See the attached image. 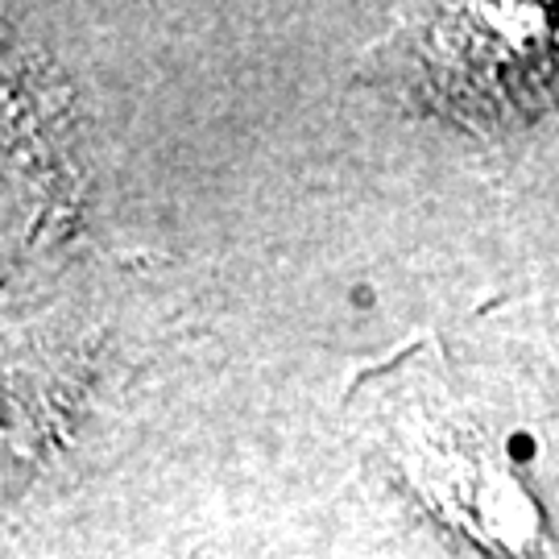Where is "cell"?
Instances as JSON below:
<instances>
[{
	"instance_id": "1",
	"label": "cell",
	"mask_w": 559,
	"mask_h": 559,
	"mask_svg": "<svg viewBox=\"0 0 559 559\" xmlns=\"http://www.w3.org/2000/svg\"><path fill=\"white\" fill-rule=\"evenodd\" d=\"M399 75L448 117L501 129L559 83V4H440L402 25Z\"/></svg>"
},
{
	"instance_id": "2",
	"label": "cell",
	"mask_w": 559,
	"mask_h": 559,
	"mask_svg": "<svg viewBox=\"0 0 559 559\" xmlns=\"http://www.w3.org/2000/svg\"><path fill=\"white\" fill-rule=\"evenodd\" d=\"M556 344H559V336H556Z\"/></svg>"
}]
</instances>
